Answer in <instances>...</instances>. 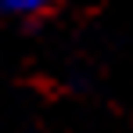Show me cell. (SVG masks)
Returning <instances> with one entry per match:
<instances>
[{"label":"cell","instance_id":"1","mask_svg":"<svg viewBox=\"0 0 133 133\" xmlns=\"http://www.w3.org/2000/svg\"><path fill=\"white\" fill-rule=\"evenodd\" d=\"M50 4H54V0H0V7L11 11V15H40Z\"/></svg>","mask_w":133,"mask_h":133}]
</instances>
